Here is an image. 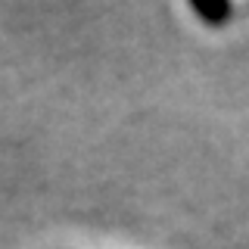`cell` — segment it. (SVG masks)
<instances>
[{"mask_svg": "<svg viewBox=\"0 0 249 249\" xmlns=\"http://www.w3.org/2000/svg\"><path fill=\"white\" fill-rule=\"evenodd\" d=\"M193 10H196L202 19H212V22H221V19L231 16V6H215V10H212V6H193Z\"/></svg>", "mask_w": 249, "mask_h": 249, "instance_id": "1", "label": "cell"}]
</instances>
